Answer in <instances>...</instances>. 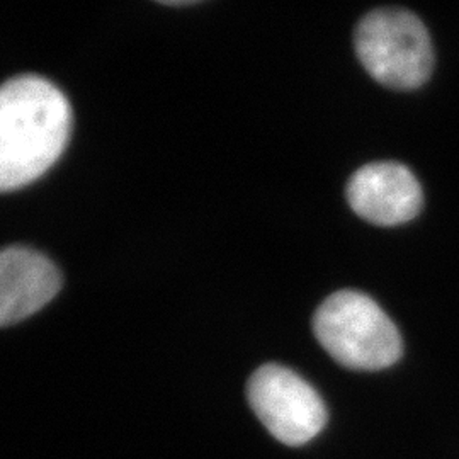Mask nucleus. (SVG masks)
Masks as SVG:
<instances>
[{"label": "nucleus", "mask_w": 459, "mask_h": 459, "mask_svg": "<svg viewBox=\"0 0 459 459\" xmlns=\"http://www.w3.org/2000/svg\"><path fill=\"white\" fill-rule=\"evenodd\" d=\"M345 195L354 213L379 227L411 221L424 203L417 178L398 162L364 165L352 174Z\"/></svg>", "instance_id": "nucleus-5"}, {"label": "nucleus", "mask_w": 459, "mask_h": 459, "mask_svg": "<svg viewBox=\"0 0 459 459\" xmlns=\"http://www.w3.org/2000/svg\"><path fill=\"white\" fill-rule=\"evenodd\" d=\"M72 109L64 92L38 75L0 85V193L41 178L64 153Z\"/></svg>", "instance_id": "nucleus-1"}, {"label": "nucleus", "mask_w": 459, "mask_h": 459, "mask_svg": "<svg viewBox=\"0 0 459 459\" xmlns=\"http://www.w3.org/2000/svg\"><path fill=\"white\" fill-rule=\"evenodd\" d=\"M56 265L26 247L0 250V327L13 325L45 305L60 291Z\"/></svg>", "instance_id": "nucleus-6"}, {"label": "nucleus", "mask_w": 459, "mask_h": 459, "mask_svg": "<svg viewBox=\"0 0 459 459\" xmlns=\"http://www.w3.org/2000/svg\"><path fill=\"white\" fill-rule=\"evenodd\" d=\"M316 341L341 366L379 371L402 358V337L392 318L373 298L359 291H337L313 316Z\"/></svg>", "instance_id": "nucleus-2"}, {"label": "nucleus", "mask_w": 459, "mask_h": 459, "mask_svg": "<svg viewBox=\"0 0 459 459\" xmlns=\"http://www.w3.org/2000/svg\"><path fill=\"white\" fill-rule=\"evenodd\" d=\"M247 398L264 427L286 446H303L327 424V409L308 381L281 364L261 366L247 385Z\"/></svg>", "instance_id": "nucleus-4"}, {"label": "nucleus", "mask_w": 459, "mask_h": 459, "mask_svg": "<svg viewBox=\"0 0 459 459\" xmlns=\"http://www.w3.org/2000/svg\"><path fill=\"white\" fill-rule=\"evenodd\" d=\"M354 45L368 74L396 91L420 87L434 66L426 26L403 9H377L362 17Z\"/></svg>", "instance_id": "nucleus-3"}]
</instances>
